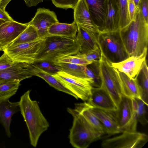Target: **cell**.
<instances>
[{
  "mask_svg": "<svg viewBox=\"0 0 148 148\" xmlns=\"http://www.w3.org/2000/svg\"><path fill=\"white\" fill-rule=\"evenodd\" d=\"M30 91L27 90L21 97L19 106L28 130L30 144L36 147L39 138L48 129L49 124L37 101L31 99Z\"/></svg>",
  "mask_w": 148,
  "mask_h": 148,
  "instance_id": "1",
  "label": "cell"
},
{
  "mask_svg": "<svg viewBox=\"0 0 148 148\" xmlns=\"http://www.w3.org/2000/svg\"><path fill=\"white\" fill-rule=\"evenodd\" d=\"M80 47L77 39L53 35L45 37L42 48L35 62H57L63 57L80 53Z\"/></svg>",
  "mask_w": 148,
  "mask_h": 148,
  "instance_id": "2",
  "label": "cell"
},
{
  "mask_svg": "<svg viewBox=\"0 0 148 148\" xmlns=\"http://www.w3.org/2000/svg\"><path fill=\"white\" fill-rule=\"evenodd\" d=\"M67 111L73 117L72 126L70 130L69 142L74 147L86 148L101 135L96 131L84 118L74 108H68Z\"/></svg>",
  "mask_w": 148,
  "mask_h": 148,
  "instance_id": "3",
  "label": "cell"
},
{
  "mask_svg": "<svg viewBox=\"0 0 148 148\" xmlns=\"http://www.w3.org/2000/svg\"><path fill=\"white\" fill-rule=\"evenodd\" d=\"M97 40L102 55L111 63L120 62L130 56L122 41L120 29L99 33Z\"/></svg>",
  "mask_w": 148,
  "mask_h": 148,
  "instance_id": "4",
  "label": "cell"
},
{
  "mask_svg": "<svg viewBox=\"0 0 148 148\" xmlns=\"http://www.w3.org/2000/svg\"><path fill=\"white\" fill-rule=\"evenodd\" d=\"M99 63L101 86L109 94L118 108L123 95L117 70L112 67L102 54Z\"/></svg>",
  "mask_w": 148,
  "mask_h": 148,
  "instance_id": "5",
  "label": "cell"
},
{
  "mask_svg": "<svg viewBox=\"0 0 148 148\" xmlns=\"http://www.w3.org/2000/svg\"><path fill=\"white\" fill-rule=\"evenodd\" d=\"M45 38L29 42L8 45L3 51L14 62L28 64H33L43 46Z\"/></svg>",
  "mask_w": 148,
  "mask_h": 148,
  "instance_id": "6",
  "label": "cell"
},
{
  "mask_svg": "<svg viewBox=\"0 0 148 148\" xmlns=\"http://www.w3.org/2000/svg\"><path fill=\"white\" fill-rule=\"evenodd\" d=\"M53 76L73 94L77 99L88 100L93 88L88 79L74 76L61 71Z\"/></svg>",
  "mask_w": 148,
  "mask_h": 148,
  "instance_id": "7",
  "label": "cell"
},
{
  "mask_svg": "<svg viewBox=\"0 0 148 148\" xmlns=\"http://www.w3.org/2000/svg\"><path fill=\"white\" fill-rule=\"evenodd\" d=\"M118 136L104 140L101 143L104 148H141L147 142L146 134L137 131H124Z\"/></svg>",
  "mask_w": 148,
  "mask_h": 148,
  "instance_id": "8",
  "label": "cell"
},
{
  "mask_svg": "<svg viewBox=\"0 0 148 148\" xmlns=\"http://www.w3.org/2000/svg\"><path fill=\"white\" fill-rule=\"evenodd\" d=\"M117 111L121 133L136 132L138 121L132 98L123 95Z\"/></svg>",
  "mask_w": 148,
  "mask_h": 148,
  "instance_id": "9",
  "label": "cell"
},
{
  "mask_svg": "<svg viewBox=\"0 0 148 148\" xmlns=\"http://www.w3.org/2000/svg\"><path fill=\"white\" fill-rule=\"evenodd\" d=\"M132 52L131 56H138L147 49L148 23L143 17L140 9L136 13L134 19Z\"/></svg>",
  "mask_w": 148,
  "mask_h": 148,
  "instance_id": "10",
  "label": "cell"
},
{
  "mask_svg": "<svg viewBox=\"0 0 148 148\" xmlns=\"http://www.w3.org/2000/svg\"><path fill=\"white\" fill-rule=\"evenodd\" d=\"M59 22L55 13L49 9L39 8L28 25H32L37 29L40 38L49 35V29L54 23Z\"/></svg>",
  "mask_w": 148,
  "mask_h": 148,
  "instance_id": "11",
  "label": "cell"
},
{
  "mask_svg": "<svg viewBox=\"0 0 148 148\" xmlns=\"http://www.w3.org/2000/svg\"><path fill=\"white\" fill-rule=\"evenodd\" d=\"M89 109L101 122L106 133L112 135L121 133L117 110L103 109L93 107L90 105Z\"/></svg>",
  "mask_w": 148,
  "mask_h": 148,
  "instance_id": "12",
  "label": "cell"
},
{
  "mask_svg": "<svg viewBox=\"0 0 148 148\" xmlns=\"http://www.w3.org/2000/svg\"><path fill=\"white\" fill-rule=\"evenodd\" d=\"M73 10L74 21L77 24L94 33H100L93 20L85 0H79Z\"/></svg>",
  "mask_w": 148,
  "mask_h": 148,
  "instance_id": "13",
  "label": "cell"
},
{
  "mask_svg": "<svg viewBox=\"0 0 148 148\" xmlns=\"http://www.w3.org/2000/svg\"><path fill=\"white\" fill-rule=\"evenodd\" d=\"M147 49L138 56H130L124 60L117 63H111L113 67L122 72L131 79L134 78L146 60Z\"/></svg>",
  "mask_w": 148,
  "mask_h": 148,
  "instance_id": "14",
  "label": "cell"
},
{
  "mask_svg": "<svg viewBox=\"0 0 148 148\" xmlns=\"http://www.w3.org/2000/svg\"><path fill=\"white\" fill-rule=\"evenodd\" d=\"M87 101L91 106L96 108L110 110H116L118 108L109 94L102 86L92 88Z\"/></svg>",
  "mask_w": 148,
  "mask_h": 148,
  "instance_id": "15",
  "label": "cell"
},
{
  "mask_svg": "<svg viewBox=\"0 0 148 148\" xmlns=\"http://www.w3.org/2000/svg\"><path fill=\"white\" fill-rule=\"evenodd\" d=\"M27 23H21L14 20L6 22L0 25V44L8 46L27 27Z\"/></svg>",
  "mask_w": 148,
  "mask_h": 148,
  "instance_id": "16",
  "label": "cell"
},
{
  "mask_svg": "<svg viewBox=\"0 0 148 148\" xmlns=\"http://www.w3.org/2000/svg\"><path fill=\"white\" fill-rule=\"evenodd\" d=\"M20 111L19 102H12L9 99L0 101V123L5 128L7 136L10 137V126L13 115Z\"/></svg>",
  "mask_w": 148,
  "mask_h": 148,
  "instance_id": "17",
  "label": "cell"
},
{
  "mask_svg": "<svg viewBox=\"0 0 148 148\" xmlns=\"http://www.w3.org/2000/svg\"><path fill=\"white\" fill-rule=\"evenodd\" d=\"M77 25L76 38L80 47V53H86L99 47L97 40L98 34L92 32L78 24Z\"/></svg>",
  "mask_w": 148,
  "mask_h": 148,
  "instance_id": "18",
  "label": "cell"
},
{
  "mask_svg": "<svg viewBox=\"0 0 148 148\" xmlns=\"http://www.w3.org/2000/svg\"><path fill=\"white\" fill-rule=\"evenodd\" d=\"M28 64L18 62L12 67L0 71V82H20L24 79L32 77L33 76L26 68Z\"/></svg>",
  "mask_w": 148,
  "mask_h": 148,
  "instance_id": "19",
  "label": "cell"
},
{
  "mask_svg": "<svg viewBox=\"0 0 148 148\" xmlns=\"http://www.w3.org/2000/svg\"><path fill=\"white\" fill-rule=\"evenodd\" d=\"M93 20L102 31L106 16L108 0H85Z\"/></svg>",
  "mask_w": 148,
  "mask_h": 148,
  "instance_id": "20",
  "label": "cell"
},
{
  "mask_svg": "<svg viewBox=\"0 0 148 148\" xmlns=\"http://www.w3.org/2000/svg\"><path fill=\"white\" fill-rule=\"evenodd\" d=\"M26 68L32 76L42 78L49 85L57 90L70 95L77 99L76 96L73 94L66 88L52 75L41 69L34 64H28Z\"/></svg>",
  "mask_w": 148,
  "mask_h": 148,
  "instance_id": "21",
  "label": "cell"
},
{
  "mask_svg": "<svg viewBox=\"0 0 148 148\" xmlns=\"http://www.w3.org/2000/svg\"><path fill=\"white\" fill-rule=\"evenodd\" d=\"M118 29H119L117 4L115 0H108L103 26L100 32H112Z\"/></svg>",
  "mask_w": 148,
  "mask_h": 148,
  "instance_id": "22",
  "label": "cell"
},
{
  "mask_svg": "<svg viewBox=\"0 0 148 148\" xmlns=\"http://www.w3.org/2000/svg\"><path fill=\"white\" fill-rule=\"evenodd\" d=\"M89 106L87 102H85L75 104L74 109L82 115L96 131L102 136L106 133L105 130L99 119L90 110Z\"/></svg>",
  "mask_w": 148,
  "mask_h": 148,
  "instance_id": "23",
  "label": "cell"
},
{
  "mask_svg": "<svg viewBox=\"0 0 148 148\" xmlns=\"http://www.w3.org/2000/svg\"><path fill=\"white\" fill-rule=\"evenodd\" d=\"M77 25L74 21L71 24L57 22L49 29V35L56 36L74 39L76 38Z\"/></svg>",
  "mask_w": 148,
  "mask_h": 148,
  "instance_id": "24",
  "label": "cell"
},
{
  "mask_svg": "<svg viewBox=\"0 0 148 148\" xmlns=\"http://www.w3.org/2000/svg\"><path fill=\"white\" fill-rule=\"evenodd\" d=\"M134 79L139 88L140 99L148 105V68L146 60Z\"/></svg>",
  "mask_w": 148,
  "mask_h": 148,
  "instance_id": "25",
  "label": "cell"
},
{
  "mask_svg": "<svg viewBox=\"0 0 148 148\" xmlns=\"http://www.w3.org/2000/svg\"><path fill=\"white\" fill-rule=\"evenodd\" d=\"M117 71L123 95L131 98L140 99L139 88L135 79H131L124 73Z\"/></svg>",
  "mask_w": 148,
  "mask_h": 148,
  "instance_id": "26",
  "label": "cell"
},
{
  "mask_svg": "<svg viewBox=\"0 0 148 148\" xmlns=\"http://www.w3.org/2000/svg\"><path fill=\"white\" fill-rule=\"evenodd\" d=\"M99 61L92 62L84 66V70L86 77L89 79L93 87H99L101 85Z\"/></svg>",
  "mask_w": 148,
  "mask_h": 148,
  "instance_id": "27",
  "label": "cell"
},
{
  "mask_svg": "<svg viewBox=\"0 0 148 148\" xmlns=\"http://www.w3.org/2000/svg\"><path fill=\"white\" fill-rule=\"evenodd\" d=\"M135 26L134 19L127 26L120 29L122 41L130 56H131L133 49L134 34Z\"/></svg>",
  "mask_w": 148,
  "mask_h": 148,
  "instance_id": "28",
  "label": "cell"
},
{
  "mask_svg": "<svg viewBox=\"0 0 148 148\" xmlns=\"http://www.w3.org/2000/svg\"><path fill=\"white\" fill-rule=\"evenodd\" d=\"M52 63L59 67L61 71L76 77L87 78L84 70V66L86 65L57 62Z\"/></svg>",
  "mask_w": 148,
  "mask_h": 148,
  "instance_id": "29",
  "label": "cell"
},
{
  "mask_svg": "<svg viewBox=\"0 0 148 148\" xmlns=\"http://www.w3.org/2000/svg\"><path fill=\"white\" fill-rule=\"evenodd\" d=\"M40 38L36 28L32 25H28L27 27L9 45H14L29 42Z\"/></svg>",
  "mask_w": 148,
  "mask_h": 148,
  "instance_id": "30",
  "label": "cell"
},
{
  "mask_svg": "<svg viewBox=\"0 0 148 148\" xmlns=\"http://www.w3.org/2000/svg\"><path fill=\"white\" fill-rule=\"evenodd\" d=\"M20 85L18 81L0 82V101L9 99L16 94Z\"/></svg>",
  "mask_w": 148,
  "mask_h": 148,
  "instance_id": "31",
  "label": "cell"
},
{
  "mask_svg": "<svg viewBox=\"0 0 148 148\" xmlns=\"http://www.w3.org/2000/svg\"><path fill=\"white\" fill-rule=\"evenodd\" d=\"M132 99L138 122H139L143 125L147 124L148 122V105L139 98L135 97Z\"/></svg>",
  "mask_w": 148,
  "mask_h": 148,
  "instance_id": "32",
  "label": "cell"
},
{
  "mask_svg": "<svg viewBox=\"0 0 148 148\" xmlns=\"http://www.w3.org/2000/svg\"><path fill=\"white\" fill-rule=\"evenodd\" d=\"M119 29H121L131 22L128 11V0H118Z\"/></svg>",
  "mask_w": 148,
  "mask_h": 148,
  "instance_id": "33",
  "label": "cell"
},
{
  "mask_svg": "<svg viewBox=\"0 0 148 148\" xmlns=\"http://www.w3.org/2000/svg\"><path fill=\"white\" fill-rule=\"evenodd\" d=\"M33 64L52 75L61 71L59 67L47 61L35 62Z\"/></svg>",
  "mask_w": 148,
  "mask_h": 148,
  "instance_id": "34",
  "label": "cell"
},
{
  "mask_svg": "<svg viewBox=\"0 0 148 148\" xmlns=\"http://www.w3.org/2000/svg\"><path fill=\"white\" fill-rule=\"evenodd\" d=\"M57 62L71 63L74 64L87 65L91 63L77 55H70L59 59Z\"/></svg>",
  "mask_w": 148,
  "mask_h": 148,
  "instance_id": "35",
  "label": "cell"
},
{
  "mask_svg": "<svg viewBox=\"0 0 148 148\" xmlns=\"http://www.w3.org/2000/svg\"><path fill=\"white\" fill-rule=\"evenodd\" d=\"M87 61L91 63L100 61L102 55L99 47L84 53L77 54Z\"/></svg>",
  "mask_w": 148,
  "mask_h": 148,
  "instance_id": "36",
  "label": "cell"
},
{
  "mask_svg": "<svg viewBox=\"0 0 148 148\" xmlns=\"http://www.w3.org/2000/svg\"><path fill=\"white\" fill-rule=\"evenodd\" d=\"M57 7L67 9H74L79 0H51Z\"/></svg>",
  "mask_w": 148,
  "mask_h": 148,
  "instance_id": "37",
  "label": "cell"
},
{
  "mask_svg": "<svg viewBox=\"0 0 148 148\" xmlns=\"http://www.w3.org/2000/svg\"><path fill=\"white\" fill-rule=\"evenodd\" d=\"M17 63L14 62L4 53L0 57V71L12 67Z\"/></svg>",
  "mask_w": 148,
  "mask_h": 148,
  "instance_id": "38",
  "label": "cell"
},
{
  "mask_svg": "<svg viewBox=\"0 0 148 148\" xmlns=\"http://www.w3.org/2000/svg\"><path fill=\"white\" fill-rule=\"evenodd\" d=\"M139 8L143 17L148 23V0H141Z\"/></svg>",
  "mask_w": 148,
  "mask_h": 148,
  "instance_id": "39",
  "label": "cell"
},
{
  "mask_svg": "<svg viewBox=\"0 0 148 148\" xmlns=\"http://www.w3.org/2000/svg\"><path fill=\"white\" fill-rule=\"evenodd\" d=\"M128 8L130 18L132 21L134 19L137 12L138 10L133 0H128Z\"/></svg>",
  "mask_w": 148,
  "mask_h": 148,
  "instance_id": "40",
  "label": "cell"
},
{
  "mask_svg": "<svg viewBox=\"0 0 148 148\" xmlns=\"http://www.w3.org/2000/svg\"><path fill=\"white\" fill-rule=\"evenodd\" d=\"M0 19L6 22L13 20L5 10L0 8Z\"/></svg>",
  "mask_w": 148,
  "mask_h": 148,
  "instance_id": "41",
  "label": "cell"
},
{
  "mask_svg": "<svg viewBox=\"0 0 148 148\" xmlns=\"http://www.w3.org/2000/svg\"><path fill=\"white\" fill-rule=\"evenodd\" d=\"M26 5L31 7L36 6L39 3L43 1L44 0H24Z\"/></svg>",
  "mask_w": 148,
  "mask_h": 148,
  "instance_id": "42",
  "label": "cell"
},
{
  "mask_svg": "<svg viewBox=\"0 0 148 148\" xmlns=\"http://www.w3.org/2000/svg\"><path fill=\"white\" fill-rule=\"evenodd\" d=\"M11 0H0V8L5 10L7 5Z\"/></svg>",
  "mask_w": 148,
  "mask_h": 148,
  "instance_id": "43",
  "label": "cell"
},
{
  "mask_svg": "<svg viewBox=\"0 0 148 148\" xmlns=\"http://www.w3.org/2000/svg\"><path fill=\"white\" fill-rule=\"evenodd\" d=\"M137 10H139V6L141 0H133Z\"/></svg>",
  "mask_w": 148,
  "mask_h": 148,
  "instance_id": "44",
  "label": "cell"
},
{
  "mask_svg": "<svg viewBox=\"0 0 148 148\" xmlns=\"http://www.w3.org/2000/svg\"><path fill=\"white\" fill-rule=\"evenodd\" d=\"M7 46L4 45L0 44V51H3L4 48Z\"/></svg>",
  "mask_w": 148,
  "mask_h": 148,
  "instance_id": "45",
  "label": "cell"
},
{
  "mask_svg": "<svg viewBox=\"0 0 148 148\" xmlns=\"http://www.w3.org/2000/svg\"><path fill=\"white\" fill-rule=\"evenodd\" d=\"M6 22L5 21L0 19V25Z\"/></svg>",
  "mask_w": 148,
  "mask_h": 148,
  "instance_id": "46",
  "label": "cell"
},
{
  "mask_svg": "<svg viewBox=\"0 0 148 148\" xmlns=\"http://www.w3.org/2000/svg\"><path fill=\"white\" fill-rule=\"evenodd\" d=\"M117 4V5H118V0H115Z\"/></svg>",
  "mask_w": 148,
  "mask_h": 148,
  "instance_id": "47",
  "label": "cell"
}]
</instances>
